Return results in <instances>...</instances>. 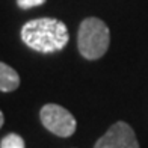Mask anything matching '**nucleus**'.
Here are the masks:
<instances>
[{
  "label": "nucleus",
  "instance_id": "f257e3e1",
  "mask_svg": "<svg viewBox=\"0 0 148 148\" xmlns=\"http://www.w3.org/2000/svg\"><path fill=\"white\" fill-rule=\"evenodd\" d=\"M21 41L38 53H55L70 41V33L64 21L51 17L35 18L21 27Z\"/></svg>",
  "mask_w": 148,
  "mask_h": 148
},
{
  "label": "nucleus",
  "instance_id": "f03ea898",
  "mask_svg": "<svg viewBox=\"0 0 148 148\" xmlns=\"http://www.w3.org/2000/svg\"><path fill=\"white\" fill-rule=\"evenodd\" d=\"M110 44V30L107 24L97 17L85 18L79 26L77 49L88 60H97L106 55Z\"/></svg>",
  "mask_w": 148,
  "mask_h": 148
},
{
  "label": "nucleus",
  "instance_id": "7ed1b4c3",
  "mask_svg": "<svg viewBox=\"0 0 148 148\" xmlns=\"http://www.w3.org/2000/svg\"><path fill=\"white\" fill-rule=\"evenodd\" d=\"M39 119L47 130L59 138H70L71 134H74L77 127L76 118L73 116V113L55 103L44 104L41 107Z\"/></svg>",
  "mask_w": 148,
  "mask_h": 148
},
{
  "label": "nucleus",
  "instance_id": "20e7f679",
  "mask_svg": "<svg viewBox=\"0 0 148 148\" xmlns=\"http://www.w3.org/2000/svg\"><path fill=\"white\" fill-rule=\"evenodd\" d=\"M94 148H139V142L132 127L124 121H118L109 127Z\"/></svg>",
  "mask_w": 148,
  "mask_h": 148
},
{
  "label": "nucleus",
  "instance_id": "39448f33",
  "mask_svg": "<svg viewBox=\"0 0 148 148\" xmlns=\"http://www.w3.org/2000/svg\"><path fill=\"white\" fill-rule=\"evenodd\" d=\"M20 86V76L18 73L9 66L8 64H0V91L2 92H12Z\"/></svg>",
  "mask_w": 148,
  "mask_h": 148
},
{
  "label": "nucleus",
  "instance_id": "423d86ee",
  "mask_svg": "<svg viewBox=\"0 0 148 148\" xmlns=\"http://www.w3.org/2000/svg\"><path fill=\"white\" fill-rule=\"evenodd\" d=\"M0 148H26L23 138L17 133H9L2 138L0 140Z\"/></svg>",
  "mask_w": 148,
  "mask_h": 148
},
{
  "label": "nucleus",
  "instance_id": "0eeeda50",
  "mask_svg": "<svg viewBox=\"0 0 148 148\" xmlns=\"http://www.w3.org/2000/svg\"><path fill=\"white\" fill-rule=\"evenodd\" d=\"M45 3V0H17V5L20 9H30L35 6H41Z\"/></svg>",
  "mask_w": 148,
  "mask_h": 148
},
{
  "label": "nucleus",
  "instance_id": "6e6552de",
  "mask_svg": "<svg viewBox=\"0 0 148 148\" xmlns=\"http://www.w3.org/2000/svg\"><path fill=\"white\" fill-rule=\"evenodd\" d=\"M5 124V115H3V112H0V125H3Z\"/></svg>",
  "mask_w": 148,
  "mask_h": 148
}]
</instances>
